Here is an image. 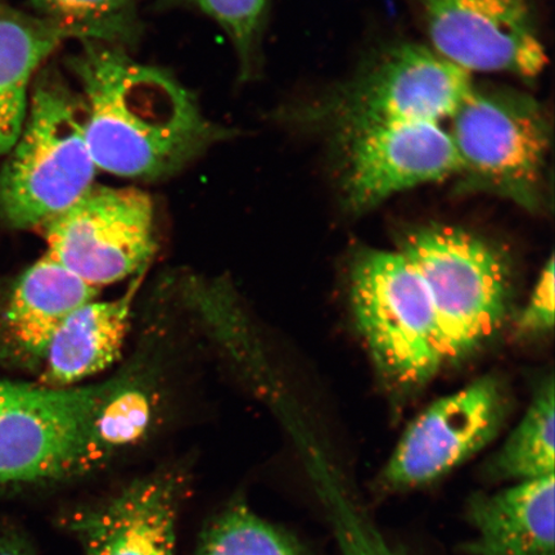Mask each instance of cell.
Wrapping results in <instances>:
<instances>
[{
    "label": "cell",
    "instance_id": "277c9868",
    "mask_svg": "<svg viewBox=\"0 0 555 555\" xmlns=\"http://www.w3.org/2000/svg\"><path fill=\"white\" fill-rule=\"evenodd\" d=\"M457 192L485 193L524 210H545L553 127L535 96L508 87L474 85L449 120Z\"/></svg>",
    "mask_w": 555,
    "mask_h": 555
},
{
    "label": "cell",
    "instance_id": "cb8c5ba5",
    "mask_svg": "<svg viewBox=\"0 0 555 555\" xmlns=\"http://www.w3.org/2000/svg\"><path fill=\"white\" fill-rule=\"evenodd\" d=\"M335 532V537L337 539V544L339 551H341V555H360L356 545L352 544V541L345 535L344 532L333 530Z\"/></svg>",
    "mask_w": 555,
    "mask_h": 555
},
{
    "label": "cell",
    "instance_id": "ac0fdd59",
    "mask_svg": "<svg viewBox=\"0 0 555 555\" xmlns=\"http://www.w3.org/2000/svg\"><path fill=\"white\" fill-rule=\"evenodd\" d=\"M197 555H307L298 541L245 503H233L206 527Z\"/></svg>",
    "mask_w": 555,
    "mask_h": 555
},
{
    "label": "cell",
    "instance_id": "52a82bcc",
    "mask_svg": "<svg viewBox=\"0 0 555 555\" xmlns=\"http://www.w3.org/2000/svg\"><path fill=\"white\" fill-rule=\"evenodd\" d=\"M472 75L433 48L400 44L300 114L333 138L401 122L450 120L474 88Z\"/></svg>",
    "mask_w": 555,
    "mask_h": 555
},
{
    "label": "cell",
    "instance_id": "44dd1931",
    "mask_svg": "<svg viewBox=\"0 0 555 555\" xmlns=\"http://www.w3.org/2000/svg\"><path fill=\"white\" fill-rule=\"evenodd\" d=\"M223 27L238 54L241 72L248 76L256 64L268 0H189Z\"/></svg>",
    "mask_w": 555,
    "mask_h": 555
},
{
    "label": "cell",
    "instance_id": "e0dca14e",
    "mask_svg": "<svg viewBox=\"0 0 555 555\" xmlns=\"http://www.w3.org/2000/svg\"><path fill=\"white\" fill-rule=\"evenodd\" d=\"M554 395L551 376L541 382L524 418L486 464V480L511 485L554 475Z\"/></svg>",
    "mask_w": 555,
    "mask_h": 555
},
{
    "label": "cell",
    "instance_id": "8fae6325",
    "mask_svg": "<svg viewBox=\"0 0 555 555\" xmlns=\"http://www.w3.org/2000/svg\"><path fill=\"white\" fill-rule=\"evenodd\" d=\"M431 48L474 73L535 79L546 55L532 0H421Z\"/></svg>",
    "mask_w": 555,
    "mask_h": 555
},
{
    "label": "cell",
    "instance_id": "8992f818",
    "mask_svg": "<svg viewBox=\"0 0 555 555\" xmlns=\"http://www.w3.org/2000/svg\"><path fill=\"white\" fill-rule=\"evenodd\" d=\"M398 249L425 281L446 344L461 363L501 335L512 317V263L494 243L466 229L428 223L401 234Z\"/></svg>",
    "mask_w": 555,
    "mask_h": 555
},
{
    "label": "cell",
    "instance_id": "d6986e66",
    "mask_svg": "<svg viewBox=\"0 0 555 555\" xmlns=\"http://www.w3.org/2000/svg\"><path fill=\"white\" fill-rule=\"evenodd\" d=\"M139 0H31L37 15L81 34L85 41L117 43L134 37Z\"/></svg>",
    "mask_w": 555,
    "mask_h": 555
},
{
    "label": "cell",
    "instance_id": "5bb4252c",
    "mask_svg": "<svg viewBox=\"0 0 555 555\" xmlns=\"http://www.w3.org/2000/svg\"><path fill=\"white\" fill-rule=\"evenodd\" d=\"M554 475L475 492L466 504L474 537L466 555H555Z\"/></svg>",
    "mask_w": 555,
    "mask_h": 555
},
{
    "label": "cell",
    "instance_id": "ffe728a7",
    "mask_svg": "<svg viewBox=\"0 0 555 555\" xmlns=\"http://www.w3.org/2000/svg\"><path fill=\"white\" fill-rule=\"evenodd\" d=\"M311 475L332 529L344 532L360 555H409L377 529L327 463L312 467Z\"/></svg>",
    "mask_w": 555,
    "mask_h": 555
},
{
    "label": "cell",
    "instance_id": "ba28073f",
    "mask_svg": "<svg viewBox=\"0 0 555 555\" xmlns=\"http://www.w3.org/2000/svg\"><path fill=\"white\" fill-rule=\"evenodd\" d=\"M44 231L46 255L96 289L142 273L157 248L154 201L137 189L93 186Z\"/></svg>",
    "mask_w": 555,
    "mask_h": 555
},
{
    "label": "cell",
    "instance_id": "7a4b0ae2",
    "mask_svg": "<svg viewBox=\"0 0 555 555\" xmlns=\"http://www.w3.org/2000/svg\"><path fill=\"white\" fill-rule=\"evenodd\" d=\"M117 385L119 378L65 388L0 379V489L106 466L104 421Z\"/></svg>",
    "mask_w": 555,
    "mask_h": 555
},
{
    "label": "cell",
    "instance_id": "9c48e42d",
    "mask_svg": "<svg viewBox=\"0 0 555 555\" xmlns=\"http://www.w3.org/2000/svg\"><path fill=\"white\" fill-rule=\"evenodd\" d=\"M508 414L502 380L481 377L416 416L382 469L378 486L398 494L440 481L496 439Z\"/></svg>",
    "mask_w": 555,
    "mask_h": 555
},
{
    "label": "cell",
    "instance_id": "9a60e30c",
    "mask_svg": "<svg viewBox=\"0 0 555 555\" xmlns=\"http://www.w3.org/2000/svg\"><path fill=\"white\" fill-rule=\"evenodd\" d=\"M139 280L113 300L99 298L76 309L55 331L40 360L39 384L65 388L80 386L121 357L127 341Z\"/></svg>",
    "mask_w": 555,
    "mask_h": 555
},
{
    "label": "cell",
    "instance_id": "6da1fadb",
    "mask_svg": "<svg viewBox=\"0 0 555 555\" xmlns=\"http://www.w3.org/2000/svg\"><path fill=\"white\" fill-rule=\"evenodd\" d=\"M69 65L81 89L96 169L125 179H165L233 135L208 120L169 73L115 47L82 41Z\"/></svg>",
    "mask_w": 555,
    "mask_h": 555
},
{
    "label": "cell",
    "instance_id": "30bf717a",
    "mask_svg": "<svg viewBox=\"0 0 555 555\" xmlns=\"http://www.w3.org/2000/svg\"><path fill=\"white\" fill-rule=\"evenodd\" d=\"M335 139L339 196L347 211L373 210L397 194L456 177L449 131L440 122H401Z\"/></svg>",
    "mask_w": 555,
    "mask_h": 555
},
{
    "label": "cell",
    "instance_id": "2e32d148",
    "mask_svg": "<svg viewBox=\"0 0 555 555\" xmlns=\"http://www.w3.org/2000/svg\"><path fill=\"white\" fill-rule=\"evenodd\" d=\"M68 39L85 41L76 30L0 0V158L23 131L34 74Z\"/></svg>",
    "mask_w": 555,
    "mask_h": 555
},
{
    "label": "cell",
    "instance_id": "5b68a950",
    "mask_svg": "<svg viewBox=\"0 0 555 555\" xmlns=\"http://www.w3.org/2000/svg\"><path fill=\"white\" fill-rule=\"evenodd\" d=\"M81 96L47 75L30 94L23 131L0 169V220L46 227L93 189L96 166Z\"/></svg>",
    "mask_w": 555,
    "mask_h": 555
},
{
    "label": "cell",
    "instance_id": "603a6c76",
    "mask_svg": "<svg viewBox=\"0 0 555 555\" xmlns=\"http://www.w3.org/2000/svg\"><path fill=\"white\" fill-rule=\"evenodd\" d=\"M0 555H34L29 541L16 531L0 533Z\"/></svg>",
    "mask_w": 555,
    "mask_h": 555
},
{
    "label": "cell",
    "instance_id": "7402d4cb",
    "mask_svg": "<svg viewBox=\"0 0 555 555\" xmlns=\"http://www.w3.org/2000/svg\"><path fill=\"white\" fill-rule=\"evenodd\" d=\"M554 258L545 262L529 300L515 318L516 337H544L554 328L555 278Z\"/></svg>",
    "mask_w": 555,
    "mask_h": 555
},
{
    "label": "cell",
    "instance_id": "4fadbf2b",
    "mask_svg": "<svg viewBox=\"0 0 555 555\" xmlns=\"http://www.w3.org/2000/svg\"><path fill=\"white\" fill-rule=\"evenodd\" d=\"M100 293L44 254L12 282L3 298L0 330L7 353L38 371L55 331Z\"/></svg>",
    "mask_w": 555,
    "mask_h": 555
},
{
    "label": "cell",
    "instance_id": "3957f363",
    "mask_svg": "<svg viewBox=\"0 0 555 555\" xmlns=\"http://www.w3.org/2000/svg\"><path fill=\"white\" fill-rule=\"evenodd\" d=\"M353 321L392 397L420 393L447 364L446 344L425 281L395 249L359 248L349 273Z\"/></svg>",
    "mask_w": 555,
    "mask_h": 555
},
{
    "label": "cell",
    "instance_id": "7c38bea8",
    "mask_svg": "<svg viewBox=\"0 0 555 555\" xmlns=\"http://www.w3.org/2000/svg\"><path fill=\"white\" fill-rule=\"evenodd\" d=\"M185 470L165 468L95 504L76 506L61 524L81 555H177V525L189 494Z\"/></svg>",
    "mask_w": 555,
    "mask_h": 555
}]
</instances>
